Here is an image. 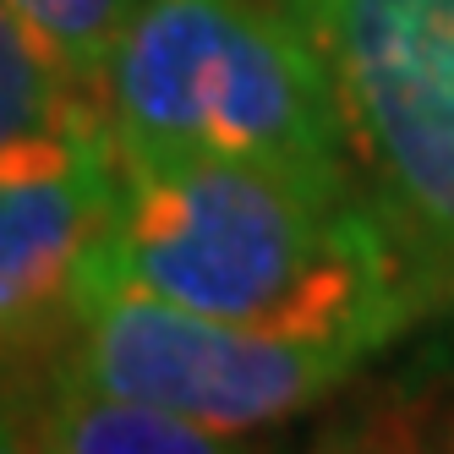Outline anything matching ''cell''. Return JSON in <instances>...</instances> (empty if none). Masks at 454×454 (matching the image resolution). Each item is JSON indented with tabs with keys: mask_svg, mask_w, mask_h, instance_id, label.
I'll use <instances>...</instances> for the list:
<instances>
[{
	"mask_svg": "<svg viewBox=\"0 0 454 454\" xmlns=\"http://www.w3.org/2000/svg\"><path fill=\"white\" fill-rule=\"evenodd\" d=\"M88 279L362 362L421 323L356 181L219 153L121 159Z\"/></svg>",
	"mask_w": 454,
	"mask_h": 454,
	"instance_id": "6da1fadb",
	"label": "cell"
},
{
	"mask_svg": "<svg viewBox=\"0 0 454 454\" xmlns=\"http://www.w3.org/2000/svg\"><path fill=\"white\" fill-rule=\"evenodd\" d=\"M93 99L115 159L219 153L356 181L323 60L274 0H137Z\"/></svg>",
	"mask_w": 454,
	"mask_h": 454,
	"instance_id": "7a4b0ae2",
	"label": "cell"
},
{
	"mask_svg": "<svg viewBox=\"0 0 454 454\" xmlns=\"http://www.w3.org/2000/svg\"><path fill=\"white\" fill-rule=\"evenodd\" d=\"M340 105L350 170L421 317L454 312V0H274Z\"/></svg>",
	"mask_w": 454,
	"mask_h": 454,
	"instance_id": "3957f363",
	"label": "cell"
},
{
	"mask_svg": "<svg viewBox=\"0 0 454 454\" xmlns=\"http://www.w3.org/2000/svg\"><path fill=\"white\" fill-rule=\"evenodd\" d=\"M50 350L72 372L231 443L301 416L362 367L356 350L257 334L99 279H82L77 312Z\"/></svg>",
	"mask_w": 454,
	"mask_h": 454,
	"instance_id": "277c9868",
	"label": "cell"
},
{
	"mask_svg": "<svg viewBox=\"0 0 454 454\" xmlns=\"http://www.w3.org/2000/svg\"><path fill=\"white\" fill-rule=\"evenodd\" d=\"M115 186L121 159L99 105L0 148V367L67 334Z\"/></svg>",
	"mask_w": 454,
	"mask_h": 454,
	"instance_id": "5b68a950",
	"label": "cell"
},
{
	"mask_svg": "<svg viewBox=\"0 0 454 454\" xmlns=\"http://www.w3.org/2000/svg\"><path fill=\"white\" fill-rule=\"evenodd\" d=\"M224 443L198 421L72 372L55 350L0 367V454H214Z\"/></svg>",
	"mask_w": 454,
	"mask_h": 454,
	"instance_id": "8992f818",
	"label": "cell"
},
{
	"mask_svg": "<svg viewBox=\"0 0 454 454\" xmlns=\"http://www.w3.org/2000/svg\"><path fill=\"white\" fill-rule=\"evenodd\" d=\"M88 105H99L88 88H77L55 60L39 50V39L22 27V17L0 0V148L44 132Z\"/></svg>",
	"mask_w": 454,
	"mask_h": 454,
	"instance_id": "52a82bcc",
	"label": "cell"
},
{
	"mask_svg": "<svg viewBox=\"0 0 454 454\" xmlns=\"http://www.w3.org/2000/svg\"><path fill=\"white\" fill-rule=\"evenodd\" d=\"M6 6L22 17V27L39 39V50L55 67L77 88L93 93V82L105 72V55L137 0H6Z\"/></svg>",
	"mask_w": 454,
	"mask_h": 454,
	"instance_id": "ba28073f",
	"label": "cell"
},
{
	"mask_svg": "<svg viewBox=\"0 0 454 454\" xmlns=\"http://www.w3.org/2000/svg\"><path fill=\"white\" fill-rule=\"evenodd\" d=\"M443 443H454V433H449V438H443Z\"/></svg>",
	"mask_w": 454,
	"mask_h": 454,
	"instance_id": "9c48e42d",
	"label": "cell"
}]
</instances>
